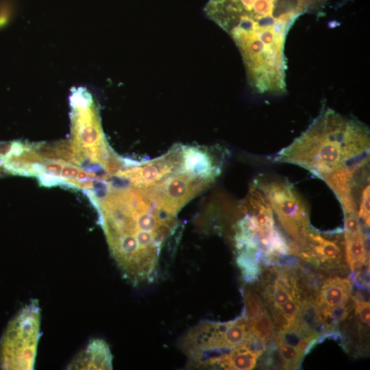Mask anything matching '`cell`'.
<instances>
[{
    "label": "cell",
    "mask_w": 370,
    "mask_h": 370,
    "mask_svg": "<svg viewBox=\"0 0 370 370\" xmlns=\"http://www.w3.org/2000/svg\"><path fill=\"white\" fill-rule=\"evenodd\" d=\"M369 130L323 106L306 130L274 160L310 171L327 184L369 160Z\"/></svg>",
    "instance_id": "3"
},
{
    "label": "cell",
    "mask_w": 370,
    "mask_h": 370,
    "mask_svg": "<svg viewBox=\"0 0 370 370\" xmlns=\"http://www.w3.org/2000/svg\"><path fill=\"white\" fill-rule=\"evenodd\" d=\"M279 352L285 367H296L304 354L296 346L280 341Z\"/></svg>",
    "instance_id": "13"
},
{
    "label": "cell",
    "mask_w": 370,
    "mask_h": 370,
    "mask_svg": "<svg viewBox=\"0 0 370 370\" xmlns=\"http://www.w3.org/2000/svg\"><path fill=\"white\" fill-rule=\"evenodd\" d=\"M321 0H208L204 12L233 39L260 94L286 91L284 47L296 19Z\"/></svg>",
    "instance_id": "2"
},
{
    "label": "cell",
    "mask_w": 370,
    "mask_h": 370,
    "mask_svg": "<svg viewBox=\"0 0 370 370\" xmlns=\"http://www.w3.org/2000/svg\"><path fill=\"white\" fill-rule=\"evenodd\" d=\"M260 356L251 349L248 339L247 343L223 358L217 367L225 369L250 370L256 366Z\"/></svg>",
    "instance_id": "10"
},
{
    "label": "cell",
    "mask_w": 370,
    "mask_h": 370,
    "mask_svg": "<svg viewBox=\"0 0 370 370\" xmlns=\"http://www.w3.org/2000/svg\"><path fill=\"white\" fill-rule=\"evenodd\" d=\"M302 244L306 245L305 258L314 259L322 262L333 263L338 262L342 256L339 243L328 239L310 230L304 238Z\"/></svg>",
    "instance_id": "9"
},
{
    "label": "cell",
    "mask_w": 370,
    "mask_h": 370,
    "mask_svg": "<svg viewBox=\"0 0 370 370\" xmlns=\"http://www.w3.org/2000/svg\"><path fill=\"white\" fill-rule=\"evenodd\" d=\"M249 319L243 317L226 323L202 322L180 340V347L195 367H217L219 361L247 342Z\"/></svg>",
    "instance_id": "4"
},
{
    "label": "cell",
    "mask_w": 370,
    "mask_h": 370,
    "mask_svg": "<svg viewBox=\"0 0 370 370\" xmlns=\"http://www.w3.org/2000/svg\"><path fill=\"white\" fill-rule=\"evenodd\" d=\"M346 259L354 270L367 260V237L362 230L354 233H344Z\"/></svg>",
    "instance_id": "11"
},
{
    "label": "cell",
    "mask_w": 370,
    "mask_h": 370,
    "mask_svg": "<svg viewBox=\"0 0 370 370\" xmlns=\"http://www.w3.org/2000/svg\"><path fill=\"white\" fill-rule=\"evenodd\" d=\"M68 369H112V355L103 339L91 340L86 348L76 355Z\"/></svg>",
    "instance_id": "7"
},
{
    "label": "cell",
    "mask_w": 370,
    "mask_h": 370,
    "mask_svg": "<svg viewBox=\"0 0 370 370\" xmlns=\"http://www.w3.org/2000/svg\"><path fill=\"white\" fill-rule=\"evenodd\" d=\"M352 284L349 280L335 277L326 280L317 298V307L324 314L334 309L344 307L349 299Z\"/></svg>",
    "instance_id": "8"
},
{
    "label": "cell",
    "mask_w": 370,
    "mask_h": 370,
    "mask_svg": "<svg viewBox=\"0 0 370 370\" xmlns=\"http://www.w3.org/2000/svg\"><path fill=\"white\" fill-rule=\"evenodd\" d=\"M254 183L262 190L285 232L301 243L310 230L307 206L285 180L258 178Z\"/></svg>",
    "instance_id": "6"
},
{
    "label": "cell",
    "mask_w": 370,
    "mask_h": 370,
    "mask_svg": "<svg viewBox=\"0 0 370 370\" xmlns=\"http://www.w3.org/2000/svg\"><path fill=\"white\" fill-rule=\"evenodd\" d=\"M40 335V308L38 301L32 299L9 322L2 336L1 367L33 369Z\"/></svg>",
    "instance_id": "5"
},
{
    "label": "cell",
    "mask_w": 370,
    "mask_h": 370,
    "mask_svg": "<svg viewBox=\"0 0 370 370\" xmlns=\"http://www.w3.org/2000/svg\"><path fill=\"white\" fill-rule=\"evenodd\" d=\"M248 319L251 332L253 334L264 343L271 338L273 334V330L271 322L266 313L262 311L252 319Z\"/></svg>",
    "instance_id": "12"
},
{
    "label": "cell",
    "mask_w": 370,
    "mask_h": 370,
    "mask_svg": "<svg viewBox=\"0 0 370 370\" xmlns=\"http://www.w3.org/2000/svg\"><path fill=\"white\" fill-rule=\"evenodd\" d=\"M369 303L365 301L356 300V314L361 323L369 325Z\"/></svg>",
    "instance_id": "14"
},
{
    "label": "cell",
    "mask_w": 370,
    "mask_h": 370,
    "mask_svg": "<svg viewBox=\"0 0 370 370\" xmlns=\"http://www.w3.org/2000/svg\"><path fill=\"white\" fill-rule=\"evenodd\" d=\"M122 177L125 186L113 178L106 180L92 193V200L123 278L135 285L150 283L157 278L163 247L175 234L179 221Z\"/></svg>",
    "instance_id": "1"
}]
</instances>
